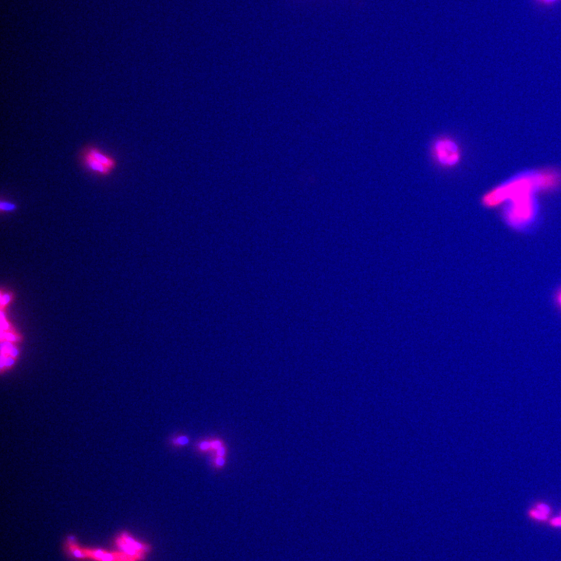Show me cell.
Returning <instances> with one entry per match:
<instances>
[{
  "label": "cell",
  "mask_w": 561,
  "mask_h": 561,
  "mask_svg": "<svg viewBox=\"0 0 561 561\" xmlns=\"http://www.w3.org/2000/svg\"><path fill=\"white\" fill-rule=\"evenodd\" d=\"M561 171L554 169L536 170L519 175L494 187L481 199L485 208H493L505 203L508 197L518 193H548L560 188Z\"/></svg>",
  "instance_id": "1"
},
{
  "label": "cell",
  "mask_w": 561,
  "mask_h": 561,
  "mask_svg": "<svg viewBox=\"0 0 561 561\" xmlns=\"http://www.w3.org/2000/svg\"><path fill=\"white\" fill-rule=\"evenodd\" d=\"M78 161L83 170L99 178L108 177L118 166L116 157L107 153L99 146L87 144L80 150Z\"/></svg>",
  "instance_id": "2"
},
{
  "label": "cell",
  "mask_w": 561,
  "mask_h": 561,
  "mask_svg": "<svg viewBox=\"0 0 561 561\" xmlns=\"http://www.w3.org/2000/svg\"><path fill=\"white\" fill-rule=\"evenodd\" d=\"M532 193L514 194L507 200L509 203L504 212V218L510 226L522 228L529 226L536 215V203Z\"/></svg>",
  "instance_id": "3"
},
{
  "label": "cell",
  "mask_w": 561,
  "mask_h": 561,
  "mask_svg": "<svg viewBox=\"0 0 561 561\" xmlns=\"http://www.w3.org/2000/svg\"><path fill=\"white\" fill-rule=\"evenodd\" d=\"M432 161L439 168L454 170L462 161V148L458 140L450 136H440L434 139L431 146Z\"/></svg>",
  "instance_id": "4"
},
{
  "label": "cell",
  "mask_w": 561,
  "mask_h": 561,
  "mask_svg": "<svg viewBox=\"0 0 561 561\" xmlns=\"http://www.w3.org/2000/svg\"><path fill=\"white\" fill-rule=\"evenodd\" d=\"M115 544L120 549V551L138 557L142 561L144 560L147 553H150L152 550L149 544L136 540L126 532H121L120 535H117L115 539Z\"/></svg>",
  "instance_id": "5"
},
{
  "label": "cell",
  "mask_w": 561,
  "mask_h": 561,
  "mask_svg": "<svg viewBox=\"0 0 561 561\" xmlns=\"http://www.w3.org/2000/svg\"><path fill=\"white\" fill-rule=\"evenodd\" d=\"M195 450L200 455L209 454L211 457H227L228 447L222 438L218 437H209L197 442Z\"/></svg>",
  "instance_id": "6"
},
{
  "label": "cell",
  "mask_w": 561,
  "mask_h": 561,
  "mask_svg": "<svg viewBox=\"0 0 561 561\" xmlns=\"http://www.w3.org/2000/svg\"><path fill=\"white\" fill-rule=\"evenodd\" d=\"M86 559L95 561H142L138 557L122 551L108 552L102 550L83 549Z\"/></svg>",
  "instance_id": "7"
},
{
  "label": "cell",
  "mask_w": 561,
  "mask_h": 561,
  "mask_svg": "<svg viewBox=\"0 0 561 561\" xmlns=\"http://www.w3.org/2000/svg\"><path fill=\"white\" fill-rule=\"evenodd\" d=\"M66 549H67L68 553L76 559H82V560L87 559L83 548H81L77 544L75 539L71 536L68 537L67 541H66Z\"/></svg>",
  "instance_id": "8"
},
{
  "label": "cell",
  "mask_w": 561,
  "mask_h": 561,
  "mask_svg": "<svg viewBox=\"0 0 561 561\" xmlns=\"http://www.w3.org/2000/svg\"><path fill=\"white\" fill-rule=\"evenodd\" d=\"M226 462H227V457L222 456H212L211 457V464L214 470H222L226 467Z\"/></svg>",
  "instance_id": "9"
},
{
  "label": "cell",
  "mask_w": 561,
  "mask_h": 561,
  "mask_svg": "<svg viewBox=\"0 0 561 561\" xmlns=\"http://www.w3.org/2000/svg\"><path fill=\"white\" fill-rule=\"evenodd\" d=\"M189 443L190 439L187 436H179V437H175L173 440V444L178 447H184Z\"/></svg>",
  "instance_id": "10"
},
{
  "label": "cell",
  "mask_w": 561,
  "mask_h": 561,
  "mask_svg": "<svg viewBox=\"0 0 561 561\" xmlns=\"http://www.w3.org/2000/svg\"><path fill=\"white\" fill-rule=\"evenodd\" d=\"M0 207H1L2 211H7V212L13 211V210H14L15 208H16V206H15L13 203H9V202L7 201L4 202V200H2V202H1V206Z\"/></svg>",
  "instance_id": "11"
},
{
  "label": "cell",
  "mask_w": 561,
  "mask_h": 561,
  "mask_svg": "<svg viewBox=\"0 0 561 561\" xmlns=\"http://www.w3.org/2000/svg\"><path fill=\"white\" fill-rule=\"evenodd\" d=\"M531 515H532L533 518H538V519L541 520L546 519L547 517V514H544V513H543L542 511H539V510L532 511V512L531 513Z\"/></svg>",
  "instance_id": "12"
},
{
  "label": "cell",
  "mask_w": 561,
  "mask_h": 561,
  "mask_svg": "<svg viewBox=\"0 0 561 561\" xmlns=\"http://www.w3.org/2000/svg\"><path fill=\"white\" fill-rule=\"evenodd\" d=\"M538 510L542 511L543 513L547 514V515L549 514V513H550V508H549L548 506H547V505L545 504L539 505V506H538Z\"/></svg>",
  "instance_id": "13"
},
{
  "label": "cell",
  "mask_w": 561,
  "mask_h": 561,
  "mask_svg": "<svg viewBox=\"0 0 561 561\" xmlns=\"http://www.w3.org/2000/svg\"><path fill=\"white\" fill-rule=\"evenodd\" d=\"M556 302L558 307H559L561 310V289H559V292H558L557 294H556Z\"/></svg>",
  "instance_id": "14"
},
{
  "label": "cell",
  "mask_w": 561,
  "mask_h": 561,
  "mask_svg": "<svg viewBox=\"0 0 561 561\" xmlns=\"http://www.w3.org/2000/svg\"><path fill=\"white\" fill-rule=\"evenodd\" d=\"M559 0H544V3L547 4H554V3L557 2Z\"/></svg>",
  "instance_id": "15"
},
{
  "label": "cell",
  "mask_w": 561,
  "mask_h": 561,
  "mask_svg": "<svg viewBox=\"0 0 561 561\" xmlns=\"http://www.w3.org/2000/svg\"><path fill=\"white\" fill-rule=\"evenodd\" d=\"M541 1H543V2H544V0H541Z\"/></svg>",
  "instance_id": "16"
}]
</instances>
